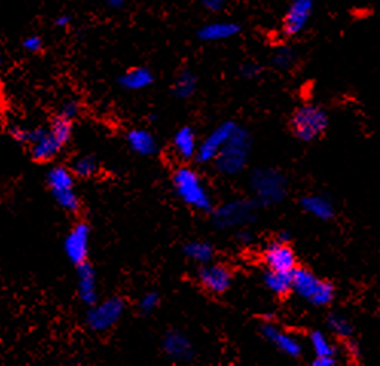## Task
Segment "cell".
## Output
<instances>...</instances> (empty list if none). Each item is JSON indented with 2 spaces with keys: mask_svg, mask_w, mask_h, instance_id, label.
Masks as SVG:
<instances>
[{
  "mask_svg": "<svg viewBox=\"0 0 380 366\" xmlns=\"http://www.w3.org/2000/svg\"><path fill=\"white\" fill-rule=\"evenodd\" d=\"M171 185L174 194L181 198L186 206L196 209L199 212L214 211L213 197H211L202 177H200L191 166L182 165L176 168L171 177Z\"/></svg>",
  "mask_w": 380,
  "mask_h": 366,
  "instance_id": "obj_1",
  "label": "cell"
},
{
  "mask_svg": "<svg viewBox=\"0 0 380 366\" xmlns=\"http://www.w3.org/2000/svg\"><path fill=\"white\" fill-rule=\"evenodd\" d=\"M252 153V136L248 130L237 127L216 156V170L226 177L238 176L248 166Z\"/></svg>",
  "mask_w": 380,
  "mask_h": 366,
  "instance_id": "obj_2",
  "label": "cell"
},
{
  "mask_svg": "<svg viewBox=\"0 0 380 366\" xmlns=\"http://www.w3.org/2000/svg\"><path fill=\"white\" fill-rule=\"evenodd\" d=\"M249 188L257 206L280 205L289 193L287 177L277 168H255L249 177Z\"/></svg>",
  "mask_w": 380,
  "mask_h": 366,
  "instance_id": "obj_3",
  "label": "cell"
},
{
  "mask_svg": "<svg viewBox=\"0 0 380 366\" xmlns=\"http://www.w3.org/2000/svg\"><path fill=\"white\" fill-rule=\"evenodd\" d=\"M292 291L312 307L330 306L336 296V289L327 279L320 278L307 267L297 266L292 271Z\"/></svg>",
  "mask_w": 380,
  "mask_h": 366,
  "instance_id": "obj_4",
  "label": "cell"
},
{
  "mask_svg": "<svg viewBox=\"0 0 380 366\" xmlns=\"http://www.w3.org/2000/svg\"><path fill=\"white\" fill-rule=\"evenodd\" d=\"M290 129L295 138L304 144L318 141L329 129V114L316 104H304L293 112Z\"/></svg>",
  "mask_w": 380,
  "mask_h": 366,
  "instance_id": "obj_5",
  "label": "cell"
},
{
  "mask_svg": "<svg viewBox=\"0 0 380 366\" xmlns=\"http://www.w3.org/2000/svg\"><path fill=\"white\" fill-rule=\"evenodd\" d=\"M46 183L52 197L66 212L77 214L81 209V200L75 191V176L63 165L52 166L46 176Z\"/></svg>",
  "mask_w": 380,
  "mask_h": 366,
  "instance_id": "obj_6",
  "label": "cell"
},
{
  "mask_svg": "<svg viewBox=\"0 0 380 366\" xmlns=\"http://www.w3.org/2000/svg\"><path fill=\"white\" fill-rule=\"evenodd\" d=\"M213 223L218 229L243 227L255 222L257 205L253 200H246V198L232 200L213 211Z\"/></svg>",
  "mask_w": 380,
  "mask_h": 366,
  "instance_id": "obj_7",
  "label": "cell"
},
{
  "mask_svg": "<svg viewBox=\"0 0 380 366\" xmlns=\"http://www.w3.org/2000/svg\"><path fill=\"white\" fill-rule=\"evenodd\" d=\"M124 310H125L124 299L118 296L107 298L101 302H95L93 306L89 307L86 322L89 328L93 331L97 333L107 331L120 322V319L124 315Z\"/></svg>",
  "mask_w": 380,
  "mask_h": 366,
  "instance_id": "obj_8",
  "label": "cell"
},
{
  "mask_svg": "<svg viewBox=\"0 0 380 366\" xmlns=\"http://www.w3.org/2000/svg\"><path fill=\"white\" fill-rule=\"evenodd\" d=\"M90 244V226L86 222H80L70 229L65 239V254L72 264L86 263Z\"/></svg>",
  "mask_w": 380,
  "mask_h": 366,
  "instance_id": "obj_9",
  "label": "cell"
},
{
  "mask_svg": "<svg viewBox=\"0 0 380 366\" xmlns=\"http://www.w3.org/2000/svg\"><path fill=\"white\" fill-rule=\"evenodd\" d=\"M197 279L205 290L213 295H223L232 286V274L225 264H202L197 271Z\"/></svg>",
  "mask_w": 380,
  "mask_h": 366,
  "instance_id": "obj_10",
  "label": "cell"
},
{
  "mask_svg": "<svg viewBox=\"0 0 380 366\" xmlns=\"http://www.w3.org/2000/svg\"><path fill=\"white\" fill-rule=\"evenodd\" d=\"M237 125L234 122H223L218 125L217 129L211 131L206 138L197 145V151H196V158L194 161L197 163H213L216 159V156L221 150V146L225 145L231 133L234 131Z\"/></svg>",
  "mask_w": 380,
  "mask_h": 366,
  "instance_id": "obj_11",
  "label": "cell"
},
{
  "mask_svg": "<svg viewBox=\"0 0 380 366\" xmlns=\"http://www.w3.org/2000/svg\"><path fill=\"white\" fill-rule=\"evenodd\" d=\"M263 259H265L268 269L283 271V274H292L293 269L298 266L297 254H295L290 243H280L278 239L266 246L265 252H263Z\"/></svg>",
  "mask_w": 380,
  "mask_h": 366,
  "instance_id": "obj_12",
  "label": "cell"
},
{
  "mask_svg": "<svg viewBox=\"0 0 380 366\" xmlns=\"http://www.w3.org/2000/svg\"><path fill=\"white\" fill-rule=\"evenodd\" d=\"M260 333L263 338L270 342L273 347L280 350L283 354H286L287 357L300 359L302 355L301 342L297 338H293L292 334L281 331L273 322H263Z\"/></svg>",
  "mask_w": 380,
  "mask_h": 366,
  "instance_id": "obj_13",
  "label": "cell"
},
{
  "mask_svg": "<svg viewBox=\"0 0 380 366\" xmlns=\"http://www.w3.org/2000/svg\"><path fill=\"white\" fill-rule=\"evenodd\" d=\"M162 350L168 359L173 362H189L194 357L193 342L185 333L173 330L165 334L162 340Z\"/></svg>",
  "mask_w": 380,
  "mask_h": 366,
  "instance_id": "obj_14",
  "label": "cell"
},
{
  "mask_svg": "<svg viewBox=\"0 0 380 366\" xmlns=\"http://www.w3.org/2000/svg\"><path fill=\"white\" fill-rule=\"evenodd\" d=\"M77 279H78V298L84 306H93L98 302V287H97V271L93 266L86 261L77 266Z\"/></svg>",
  "mask_w": 380,
  "mask_h": 366,
  "instance_id": "obj_15",
  "label": "cell"
},
{
  "mask_svg": "<svg viewBox=\"0 0 380 366\" xmlns=\"http://www.w3.org/2000/svg\"><path fill=\"white\" fill-rule=\"evenodd\" d=\"M127 144H129L130 150L141 156V158H150L154 156L159 150V144L154 138V134L145 129H133L125 134Z\"/></svg>",
  "mask_w": 380,
  "mask_h": 366,
  "instance_id": "obj_16",
  "label": "cell"
},
{
  "mask_svg": "<svg viewBox=\"0 0 380 366\" xmlns=\"http://www.w3.org/2000/svg\"><path fill=\"white\" fill-rule=\"evenodd\" d=\"M300 205L304 212L320 218L321 222H330V220L336 215V209L332 198L322 194L304 195L300 200Z\"/></svg>",
  "mask_w": 380,
  "mask_h": 366,
  "instance_id": "obj_17",
  "label": "cell"
},
{
  "mask_svg": "<svg viewBox=\"0 0 380 366\" xmlns=\"http://www.w3.org/2000/svg\"><path fill=\"white\" fill-rule=\"evenodd\" d=\"M197 136L193 127H182L179 129L173 138V150L176 156L184 162L194 161L197 151Z\"/></svg>",
  "mask_w": 380,
  "mask_h": 366,
  "instance_id": "obj_18",
  "label": "cell"
},
{
  "mask_svg": "<svg viewBox=\"0 0 380 366\" xmlns=\"http://www.w3.org/2000/svg\"><path fill=\"white\" fill-rule=\"evenodd\" d=\"M63 146L58 144V141L46 130V133L41 136V138L34 142L33 145H29V153L31 158L36 162H49L56 158V156L61 151Z\"/></svg>",
  "mask_w": 380,
  "mask_h": 366,
  "instance_id": "obj_19",
  "label": "cell"
},
{
  "mask_svg": "<svg viewBox=\"0 0 380 366\" xmlns=\"http://www.w3.org/2000/svg\"><path fill=\"white\" fill-rule=\"evenodd\" d=\"M292 274H283V271H275L268 269L263 275V282L266 289L273 293L275 296H287L292 291Z\"/></svg>",
  "mask_w": 380,
  "mask_h": 366,
  "instance_id": "obj_20",
  "label": "cell"
},
{
  "mask_svg": "<svg viewBox=\"0 0 380 366\" xmlns=\"http://www.w3.org/2000/svg\"><path fill=\"white\" fill-rule=\"evenodd\" d=\"M216 250L208 242H189L184 246V255L199 264H208L213 261Z\"/></svg>",
  "mask_w": 380,
  "mask_h": 366,
  "instance_id": "obj_21",
  "label": "cell"
},
{
  "mask_svg": "<svg viewBox=\"0 0 380 366\" xmlns=\"http://www.w3.org/2000/svg\"><path fill=\"white\" fill-rule=\"evenodd\" d=\"M309 340L316 357H325V355H329V357H337V348L322 331L320 330L312 331Z\"/></svg>",
  "mask_w": 380,
  "mask_h": 366,
  "instance_id": "obj_22",
  "label": "cell"
},
{
  "mask_svg": "<svg viewBox=\"0 0 380 366\" xmlns=\"http://www.w3.org/2000/svg\"><path fill=\"white\" fill-rule=\"evenodd\" d=\"M48 130L58 141V144L61 146H65L70 141V138H72L73 122H72V119L61 117V114L58 113L57 117L54 119H52L51 127Z\"/></svg>",
  "mask_w": 380,
  "mask_h": 366,
  "instance_id": "obj_23",
  "label": "cell"
},
{
  "mask_svg": "<svg viewBox=\"0 0 380 366\" xmlns=\"http://www.w3.org/2000/svg\"><path fill=\"white\" fill-rule=\"evenodd\" d=\"M327 327L334 334V336L341 338V339H350L353 338V323L348 321L345 316L339 315V313H330L327 316Z\"/></svg>",
  "mask_w": 380,
  "mask_h": 366,
  "instance_id": "obj_24",
  "label": "cell"
},
{
  "mask_svg": "<svg viewBox=\"0 0 380 366\" xmlns=\"http://www.w3.org/2000/svg\"><path fill=\"white\" fill-rule=\"evenodd\" d=\"M70 171L75 177H80V179H92V177L98 174L100 165L92 156H83V158L73 162Z\"/></svg>",
  "mask_w": 380,
  "mask_h": 366,
  "instance_id": "obj_25",
  "label": "cell"
},
{
  "mask_svg": "<svg viewBox=\"0 0 380 366\" xmlns=\"http://www.w3.org/2000/svg\"><path fill=\"white\" fill-rule=\"evenodd\" d=\"M152 73L147 69H134L127 72L125 75L121 78V85L127 89H142L147 87L152 82Z\"/></svg>",
  "mask_w": 380,
  "mask_h": 366,
  "instance_id": "obj_26",
  "label": "cell"
},
{
  "mask_svg": "<svg viewBox=\"0 0 380 366\" xmlns=\"http://www.w3.org/2000/svg\"><path fill=\"white\" fill-rule=\"evenodd\" d=\"M159 306V295L156 291H149L139 301V310L144 315H150Z\"/></svg>",
  "mask_w": 380,
  "mask_h": 366,
  "instance_id": "obj_27",
  "label": "cell"
},
{
  "mask_svg": "<svg viewBox=\"0 0 380 366\" xmlns=\"http://www.w3.org/2000/svg\"><path fill=\"white\" fill-rule=\"evenodd\" d=\"M78 110H80V107H78V104L75 101H68L65 106L61 107L60 114H61V117L69 118V119L73 121V118H75L78 114Z\"/></svg>",
  "mask_w": 380,
  "mask_h": 366,
  "instance_id": "obj_28",
  "label": "cell"
},
{
  "mask_svg": "<svg viewBox=\"0 0 380 366\" xmlns=\"http://www.w3.org/2000/svg\"><path fill=\"white\" fill-rule=\"evenodd\" d=\"M23 46L29 52H38L41 50V40L38 37H28L23 41Z\"/></svg>",
  "mask_w": 380,
  "mask_h": 366,
  "instance_id": "obj_29",
  "label": "cell"
},
{
  "mask_svg": "<svg viewBox=\"0 0 380 366\" xmlns=\"http://www.w3.org/2000/svg\"><path fill=\"white\" fill-rule=\"evenodd\" d=\"M313 366H334L337 365V357H329V355H325V357H316L312 360Z\"/></svg>",
  "mask_w": 380,
  "mask_h": 366,
  "instance_id": "obj_30",
  "label": "cell"
},
{
  "mask_svg": "<svg viewBox=\"0 0 380 366\" xmlns=\"http://www.w3.org/2000/svg\"><path fill=\"white\" fill-rule=\"evenodd\" d=\"M345 342H347V351H348V354L353 355V357H356V359H361V347H359L357 342L352 340V338L350 339H345Z\"/></svg>",
  "mask_w": 380,
  "mask_h": 366,
  "instance_id": "obj_31",
  "label": "cell"
},
{
  "mask_svg": "<svg viewBox=\"0 0 380 366\" xmlns=\"http://www.w3.org/2000/svg\"><path fill=\"white\" fill-rule=\"evenodd\" d=\"M237 239L241 244H249L253 239V237L249 231H246V229H240L238 234H237Z\"/></svg>",
  "mask_w": 380,
  "mask_h": 366,
  "instance_id": "obj_32",
  "label": "cell"
},
{
  "mask_svg": "<svg viewBox=\"0 0 380 366\" xmlns=\"http://www.w3.org/2000/svg\"><path fill=\"white\" fill-rule=\"evenodd\" d=\"M275 239H278L280 243H290V234L286 231H283L278 234V237Z\"/></svg>",
  "mask_w": 380,
  "mask_h": 366,
  "instance_id": "obj_33",
  "label": "cell"
},
{
  "mask_svg": "<svg viewBox=\"0 0 380 366\" xmlns=\"http://www.w3.org/2000/svg\"><path fill=\"white\" fill-rule=\"evenodd\" d=\"M277 319L275 313H263V321L265 322H273Z\"/></svg>",
  "mask_w": 380,
  "mask_h": 366,
  "instance_id": "obj_34",
  "label": "cell"
}]
</instances>
